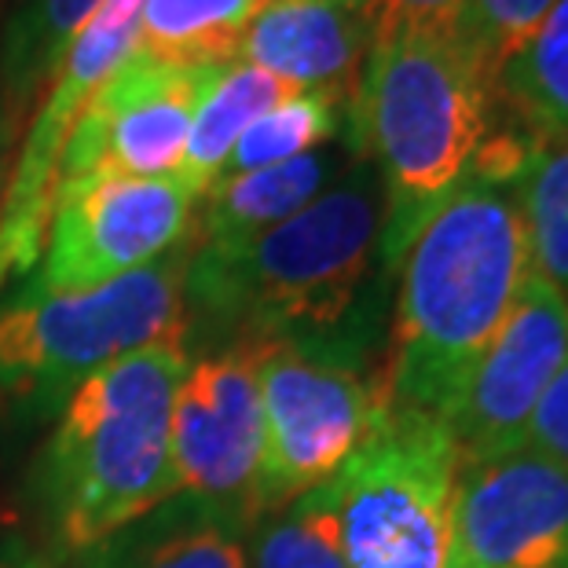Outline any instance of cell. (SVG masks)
Listing matches in <instances>:
<instances>
[{
  "instance_id": "cell-27",
  "label": "cell",
  "mask_w": 568,
  "mask_h": 568,
  "mask_svg": "<svg viewBox=\"0 0 568 568\" xmlns=\"http://www.w3.org/2000/svg\"><path fill=\"white\" fill-rule=\"evenodd\" d=\"M19 122L22 114L16 106H8V100L0 95V210H4V195H8V180H11V165H16V136H19Z\"/></svg>"
},
{
  "instance_id": "cell-6",
  "label": "cell",
  "mask_w": 568,
  "mask_h": 568,
  "mask_svg": "<svg viewBox=\"0 0 568 568\" xmlns=\"http://www.w3.org/2000/svg\"><path fill=\"white\" fill-rule=\"evenodd\" d=\"M458 469L463 452L440 418L385 407L367 440L320 485L348 568H444Z\"/></svg>"
},
{
  "instance_id": "cell-2",
  "label": "cell",
  "mask_w": 568,
  "mask_h": 568,
  "mask_svg": "<svg viewBox=\"0 0 568 568\" xmlns=\"http://www.w3.org/2000/svg\"><path fill=\"white\" fill-rule=\"evenodd\" d=\"M396 264L385 404L444 418L531 275L514 187L469 173L415 227Z\"/></svg>"
},
{
  "instance_id": "cell-13",
  "label": "cell",
  "mask_w": 568,
  "mask_h": 568,
  "mask_svg": "<svg viewBox=\"0 0 568 568\" xmlns=\"http://www.w3.org/2000/svg\"><path fill=\"white\" fill-rule=\"evenodd\" d=\"M452 550L477 568H568V469L528 444L463 463Z\"/></svg>"
},
{
  "instance_id": "cell-15",
  "label": "cell",
  "mask_w": 568,
  "mask_h": 568,
  "mask_svg": "<svg viewBox=\"0 0 568 568\" xmlns=\"http://www.w3.org/2000/svg\"><path fill=\"white\" fill-rule=\"evenodd\" d=\"M353 162L356 154L348 143H331V148L280 165L213 180L202 195V213H195V224H191V243L216 253L243 246L305 210Z\"/></svg>"
},
{
  "instance_id": "cell-3",
  "label": "cell",
  "mask_w": 568,
  "mask_h": 568,
  "mask_svg": "<svg viewBox=\"0 0 568 568\" xmlns=\"http://www.w3.org/2000/svg\"><path fill=\"white\" fill-rule=\"evenodd\" d=\"M491 111L495 84L458 33L371 41L345 143L382 180V261L389 268L404 257L415 227L469 176Z\"/></svg>"
},
{
  "instance_id": "cell-1",
  "label": "cell",
  "mask_w": 568,
  "mask_h": 568,
  "mask_svg": "<svg viewBox=\"0 0 568 568\" xmlns=\"http://www.w3.org/2000/svg\"><path fill=\"white\" fill-rule=\"evenodd\" d=\"M382 235V180L356 159L320 199L250 243L224 253L191 243L187 323L235 334V342H290L356 359L342 331L385 264Z\"/></svg>"
},
{
  "instance_id": "cell-8",
  "label": "cell",
  "mask_w": 568,
  "mask_h": 568,
  "mask_svg": "<svg viewBox=\"0 0 568 568\" xmlns=\"http://www.w3.org/2000/svg\"><path fill=\"white\" fill-rule=\"evenodd\" d=\"M199 191L180 176H89L59 187L27 294L100 290L180 246L195 224Z\"/></svg>"
},
{
  "instance_id": "cell-10",
  "label": "cell",
  "mask_w": 568,
  "mask_h": 568,
  "mask_svg": "<svg viewBox=\"0 0 568 568\" xmlns=\"http://www.w3.org/2000/svg\"><path fill=\"white\" fill-rule=\"evenodd\" d=\"M221 67L165 63L132 48L95 84L74 122L59 165V187L89 176H176L195 106Z\"/></svg>"
},
{
  "instance_id": "cell-17",
  "label": "cell",
  "mask_w": 568,
  "mask_h": 568,
  "mask_svg": "<svg viewBox=\"0 0 568 568\" xmlns=\"http://www.w3.org/2000/svg\"><path fill=\"white\" fill-rule=\"evenodd\" d=\"M297 95V89H290L286 81L264 74V70L250 63H224L213 74V81L205 84L202 100L191 118V136L184 151V165H180V180L199 191V199L210 191V184L224 173L227 159L239 136L257 122L264 111H272L275 103Z\"/></svg>"
},
{
  "instance_id": "cell-23",
  "label": "cell",
  "mask_w": 568,
  "mask_h": 568,
  "mask_svg": "<svg viewBox=\"0 0 568 568\" xmlns=\"http://www.w3.org/2000/svg\"><path fill=\"white\" fill-rule=\"evenodd\" d=\"M246 568H348L323 488L261 514L246 528Z\"/></svg>"
},
{
  "instance_id": "cell-30",
  "label": "cell",
  "mask_w": 568,
  "mask_h": 568,
  "mask_svg": "<svg viewBox=\"0 0 568 568\" xmlns=\"http://www.w3.org/2000/svg\"><path fill=\"white\" fill-rule=\"evenodd\" d=\"M444 568H477V565H474V561H466L463 554H455V550H452V558H447Z\"/></svg>"
},
{
  "instance_id": "cell-9",
  "label": "cell",
  "mask_w": 568,
  "mask_h": 568,
  "mask_svg": "<svg viewBox=\"0 0 568 568\" xmlns=\"http://www.w3.org/2000/svg\"><path fill=\"white\" fill-rule=\"evenodd\" d=\"M140 8L143 0H103L30 106L27 136L16 148L0 210V290L38 268L59 195L67 140L95 84L136 48Z\"/></svg>"
},
{
  "instance_id": "cell-22",
  "label": "cell",
  "mask_w": 568,
  "mask_h": 568,
  "mask_svg": "<svg viewBox=\"0 0 568 568\" xmlns=\"http://www.w3.org/2000/svg\"><path fill=\"white\" fill-rule=\"evenodd\" d=\"M345 125H348V106L320 92H297L283 103H275L272 111H264L239 136L221 176L253 173V169L280 165L290 159H301V154L323 151L342 140Z\"/></svg>"
},
{
  "instance_id": "cell-24",
  "label": "cell",
  "mask_w": 568,
  "mask_h": 568,
  "mask_svg": "<svg viewBox=\"0 0 568 568\" xmlns=\"http://www.w3.org/2000/svg\"><path fill=\"white\" fill-rule=\"evenodd\" d=\"M558 0H466L458 38L474 52L477 67L495 84L506 63L536 38Z\"/></svg>"
},
{
  "instance_id": "cell-16",
  "label": "cell",
  "mask_w": 568,
  "mask_h": 568,
  "mask_svg": "<svg viewBox=\"0 0 568 568\" xmlns=\"http://www.w3.org/2000/svg\"><path fill=\"white\" fill-rule=\"evenodd\" d=\"M246 528L243 517L176 491L78 550V568H246Z\"/></svg>"
},
{
  "instance_id": "cell-19",
  "label": "cell",
  "mask_w": 568,
  "mask_h": 568,
  "mask_svg": "<svg viewBox=\"0 0 568 568\" xmlns=\"http://www.w3.org/2000/svg\"><path fill=\"white\" fill-rule=\"evenodd\" d=\"M261 0H143L136 48L165 63H232Z\"/></svg>"
},
{
  "instance_id": "cell-5",
  "label": "cell",
  "mask_w": 568,
  "mask_h": 568,
  "mask_svg": "<svg viewBox=\"0 0 568 568\" xmlns=\"http://www.w3.org/2000/svg\"><path fill=\"white\" fill-rule=\"evenodd\" d=\"M191 235L159 261L100 290L41 297L19 290L0 308V385L44 410L100 367L162 334L184 331Z\"/></svg>"
},
{
  "instance_id": "cell-20",
  "label": "cell",
  "mask_w": 568,
  "mask_h": 568,
  "mask_svg": "<svg viewBox=\"0 0 568 568\" xmlns=\"http://www.w3.org/2000/svg\"><path fill=\"white\" fill-rule=\"evenodd\" d=\"M495 106L539 136H568V0L495 81Z\"/></svg>"
},
{
  "instance_id": "cell-18",
  "label": "cell",
  "mask_w": 568,
  "mask_h": 568,
  "mask_svg": "<svg viewBox=\"0 0 568 568\" xmlns=\"http://www.w3.org/2000/svg\"><path fill=\"white\" fill-rule=\"evenodd\" d=\"M103 0H11L0 22V95L27 118Z\"/></svg>"
},
{
  "instance_id": "cell-21",
  "label": "cell",
  "mask_w": 568,
  "mask_h": 568,
  "mask_svg": "<svg viewBox=\"0 0 568 568\" xmlns=\"http://www.w3.org/2000/svg\"><path fill=\"white\" fill-rule=\"evenodd\" d=\"M531 272L568 297V136H539L514 180Z\"/></svg>"
},
{
  "instance_id": "cell-26",
  "label": "cell",
  "mask_w": 568,
  "mask_h": 568,
  "mask_svg": "<svg viewBox=\"0 0 568 568\" xmlns=\"http://www.w3.org/2000/svg\"><path fill=\"white\" fill-rule=\"evenodd\" d=\"M525 444L536 447L539 455H547L561 469H568V356L561 371L554 374V382L547 385L536 410H531Z\"/></svg>"
},
{
  "instance_id": "cell-14",
  "label": "cell",
  "mask_w": 568,
  "mask_h": 568,
  "mask_svg": "<svg viewBox=\"0 0 568 568\" xmlns=\"http://www.w3.org/2000/svg\"><path fill=\"white\" fill-rule=\"evenodd\" d=\"M371 38V19L337 0H261L235 59L297 92H320L353 106Z\"/></svg>"
},
{
  "instance_id": "cell-28",
  "label": "cell",
  "mask_w": 568,
  "mask_h": 568,
  "mask_svg": "<svg viewBox=\"0 0 568 568\" xmlns=\"http://www.w3.org/2000/svg\"><path fill=\"white\" fill-rule=\"evenodd\" d=\"M0 568H52V565H48L41 554L11 547L8 554H0Z\"/></svg>"
},
{
  "instance_id": "cell-25",
  "label": "cell",
  "mask_w": 568,
  "mask_h": 568,
  "mask_svg": "<svg viewBox=\"0 0 568 568\" xmlns=\"http://www.w3.org/2000/svg\"><path fill=\"white\" fill-rule=\"evenodd\" d=\"M463 11L466 0H378L371 27L374 38H393V33H458Z\"/></svg>"
},
{
  "instance_id": "cell-4",
  "label": "cell",
  "mask_w": 568,
  "mask_h": 568,
  "mask_svg": "<svg viewBox=\"0 0 568 568\" xmlns=\"http://www.w3.org/2000/svg\"><path fill=\"white\" fill-rule=\"evenodd\" d=\"M187 367L184 326L100 367L67 396L41 477L63 547H92L180 491L173 404Z\"/></svg>"
},
{
  "instance_id": "cell-12",
  "label": "cell",
  "mask_w": 568,
  "mask_h": 568,
  "mask_svg": "<svg viewBox=\"0 0 568 568\" xmlns=\"http://www.w3.org/2000/svg\"><path fill=\"white\" fill-rule=\"evenodd\" d=\"M565 356L568 297L531 272L510 316L440 418L463 452V463L525 444L531 410L561 371Z\"/></svg>"
},
{
  "instance_id": "cell-11",
  "label": "cell",
  "mask_w": 568,
  "mask_h": 568,
  "mask_svg": "<svg viewBox=\"0 0 568 568\" xmlns=\"http://www.w3.org/2000/svg\"><path fill=\"white\" fill-rule=\"evenodd\" d=\"M264 458L257 345L235 342L191 364L173 404V466L180 491L253 521Z\"/></svg>"
},
{
  "instance_id": "cell-29",
  "label": "cell",
  "mask_w": 568,
  "mask_h": 568,
  "mask_svg": "<svg viewBox=\"0 0 568 568\" xmlns=\"http://www.w3.org/2000/svg\"><path fill=\"white\" fill-rule=\"evenodd\" d=\"M337 4H345V8H353V11H359V16H374V8H378V0H337Z\"/></svg>"
},
{
  "instance_id": "cell-7",
  "label": "cell",
  "mask_w": 568,
  "mask_h": 568,
  "mask_svg": "<svg viewBox=\"0 0 568 568\" xmlns=\"http://www.w3.org/2000/svg\"><path fill=\"white\" fill-rule=\"evenodd\" d=\"M257 345L264 458L253 488V521L326 485L385 415L382 382L356 359L290 342ZM250 521V525H253Z\"/></svg>"
}]
</instances>
